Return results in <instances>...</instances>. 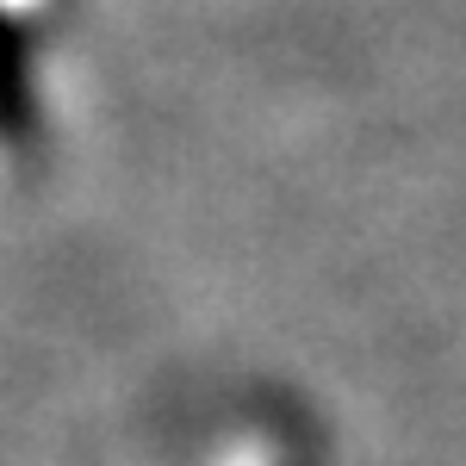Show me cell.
Wrapping results in <instances>:
<instances>
[{"mask_svg": "<svg viewBox=\"0 0 466 466\" xmlns=\"http://www.w3.org/2000/svg\"><path fill=\"white\" fill-rule=\"evenodd\" d=\"M32 137H37V106H32L25 50L0 19V144H32Z\"/></svg>", "mask_w": 466, "mask_h": 466, "instance_id": "obj_1", "label": "cell"}]
</instances>
